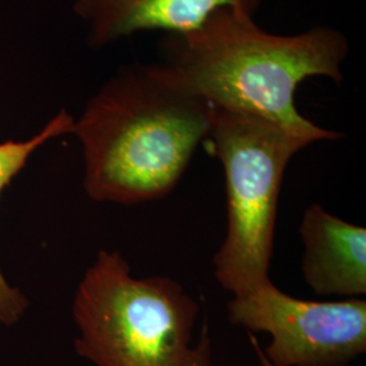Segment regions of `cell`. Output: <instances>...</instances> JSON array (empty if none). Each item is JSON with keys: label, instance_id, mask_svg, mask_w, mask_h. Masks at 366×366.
<instances>
[{"label": "cell", "instance_id": "5b68a950", "mask_svg": "<svg viewBox=\"0 0 366 366\" xmlns=\"http://www.w3.org/2000/svg\"><path fill=\"white\" fill-rule=\"evenodd\" d=\"M228 319L267 332L262 349L274 366H349L366 352V301L301 300L272 281L228 302Z\"/></svg>", "mask_w": 366, "mask_h": 366}, {"label": "cell", "instance_id": "ba28073f", "mask_svg": "<svg viewBox=\"0 0 366 366\" xmlns=\"http://www.w3.org/2000/svg\"><path fill=\"white\" fill-rule=\"evenodd\" d=\"M74 124V117L66 110H61L34 137L25 142L0 143V194L41 145L59 136L72 133ZM26 308L25 296L11 287L0 272V325L13 326L24 316Z\"/></svg>", "mask_w": 366, "mask_h": 366}, {"label": "cell", "instance_id": "7a4b0ae2", "mask_svg": "<svg viewBox=\"0 0 366 366\" xmlns=\"http://www.w3.org/2000/svg\"><path fill=\"white\" fill-rule=\"evenodd\" d=\"M349 51L337 29L280 36L258 26L252 15L225 7L192 31L167 34L163 63L210 105L269 119L314 144L342 134L304 117L296 92L305 79L342 83Z\"/></svg>", "mask_w": 366, "mask_h": 366}, {"label": "cell", "instance_id": "52a82bcc", "mask_svg": "<svg viewBox=\"0 0 366 366\" xmlns=\"http://www.w3.org/2000/svg\"><path fill=\"white\" fill-rule=\"evenodd\" d=\"M301 272L307 285L322 296L346 299L366 295V229L345 222L322 205L302 216Z\"/></svg>", "mask_w": 366, "mask_h": 366}, {"label": "cell", "instance_id": "9c48e42d", "mask_svg": "<svg viewBox=\"0 0 366 366\" xmlns=\"http://www.w3.org/2000/svg\"><path fill=\"white\" fill-rule=\"evenodd\" d=\"M249 343H251V346H252V349H254V352L257 354V357H258V361H259V364L261 366H274L267 358H266V355L263 354L262 352V346L259 345V342L257 340L255 337H252V334H249Z\"/></svg>", "mask_w": 366, "mask_h": 366}, {"label": "cell", "instance_id": "277c9868", "mask_svg": "<svg viewBox=\"0 0 366 366\" xmlns=\"http://www.w3.org/2000/svg\"><path fill=\"white\" fill-rule=\"evenodd\" d=\"M204 142L222 163L227 192V235L213 258L214 275L239 297L270 281L285 171L312 143L269 119L214 106Z\"/></svg>", "mask_w": 366, "mask_h": 366}, {"label": "cell", "instance_id": "8992f818", "mask_svg": "<svg viewBox=\"0 0 366 366\" xmlns=\"http://www.w3.org/2000/svg\"><path fill=\"white\" fill-rule=\"evenodd\" d=\"M262 0H76L89 44L102 48L142 31L183 34L201 26L220 9L255 15Z\"/></svg>", "mask_w": 366, "mask_h": 366}, {"label": "cell", "instance_id": "3957f363", "mask_svg": "<svg viewBox=\"0 0 366 366\" xmlns=\"http://www.w3.org/2000/svg\"><path fill=\"white\" fill-rule=\"evenodd\" d=\"M76 353L95 366H214L199 305L170 277L136 278L118 251L101 249L74 300Z\"/></svg>", "mask_w": 366, "mask_h": 366}, {"label": "cell", "instance_id": "6da1fadb", "mask_svg": "<svg viewBox=\"0 0 366 366\" xmlns=\"http://www.w3.org/2000/svg\"><path fill=\"white\" fill-rule=\"evenodd\" d=\"M212 114L164 63L121 66L74 124L86 193L122 205L169 196L207 139Z\"/></svg>", "mask_w": 366, "mask_h": 366}]
</instances>
